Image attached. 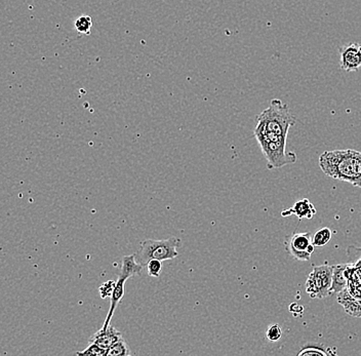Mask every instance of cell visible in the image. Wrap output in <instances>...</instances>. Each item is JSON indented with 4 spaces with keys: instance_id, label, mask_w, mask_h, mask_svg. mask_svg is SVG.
Listing matches in <instances>:
<instances>
[{
    "instance_id": "cell-16",
    "label": "cell",
    "mask_w": 361,
    "mask_h": 356,
    "mask_svg": "<svg viewBox=\"0 0 361 356\" xmlns=\"http://www.w3.org/2000/svg\"><path fill=\"white\" fill-rule=\"evenodd\" d=\"M74 27L80 35H89L92 32V19L89 16H81L76 20Z\"/></svg>"
},
{
    "instance_id": "cell-4",
    "label": "cell",
    "mask_w": 361,
    "mask_h": 356,
    "mask_svg": "<svg viewBox=\"0 0 361 356\" xmlns=\"http://www.w3.org/2000/svg\"><path fill=\"white\" fill-rule=\"evenodd\" d=\"M182 245L180 238H169L168 240H145L140 245L139 251L135 253V258L139 263L146 266L149 261L159 260L161 262L173 260L179 256L178 249Z\"/></svg>"
},
{
    "instance_id": "cell-11",
    "label": "cell",
    "mask_w": 361,
    "mask_h": 356,
    "mask_svg": "<svg viewBox=\"0 0 361 356\" xmlns=\"http://www.w3.org/2000/svg\"><path fill=\"white\" fill-rule=\"evenodd\" d=\"M338 302L344 307L349 315L354 317H361L360 300L354 298L347 288L338 293Z\"/></svg>"
},
{
    "instance_id": "cell-14",
    "label": "cell",
    "mask_w": 361,
    "mask_h": 356,
    "mask_svg": "<svg viewBox=\"0 0 361 356\" xmlns=\"http://www.w3.org/2000/svg\"><path fill=\"white\" fill-rule=\"evenodd\" d=\"M298 355L333 356L336 355V352H333V351H331V348H327L324 345L308 343L302 347V349L299 351Z\"/></svg>"
},
{
    "instance_id": "cell-2",
    "label": "cell",
    "mask_w": 361,
    "mask_h": 356,
    "mask_svg": "<svg viewBox=\"0 0 361 356\" xmlns=\"http://www.w3.org/2000/svg\"><path fill=\"white\" fill-rule=\"evenodd\" d=\"M257 118L258 123L255 130L277 136L288 137L290 128L297 123V119L290 112L288 106L279 99H273L269 107L264 110Z\"/></svg>"
},
{
    "instance_id": "cell-13",
    "label": "cell",
    "mask_w": 361,
    "mask_h": 356,
    "mask_svg": "<svg viewBox=\"0 0 361 356\" xmlns=\"http://www.w3.org/2000/svg\"><path fill=\"white\" fill-rule=\"evenodd\" d=\"M346 268L347 265L345 264L333 266V283H331V294L342 292L348 285V278L345 274Z\"/></svg>"
},
{
    "instance_id": "cell-6",
    "label": "cell",
    "mask_w": 361,
    "mask_h": 356,
    "mask_svg": "<svg viewBox=\"0 0 361 356\" xmlns=\"http://www.w3.org/2000/svg\"><path fill=\"white\" fill-rule=\"evenodd\" d=\"M286 252L297 261H309L314 253V245L310 232L290 234L286 238Z\"/></svg>"
},
{
    "instance_id": "cell-1",
    "label": "cell",
    "mask_w": 361,
    "mask_h": 356,
    "mask_svg": "<svg viewBox=\"0 0 361 356\" xmlns=\"http://www.w3.org/2000/svg\"><path fill=\"white\" fill-rule=\"evenodd\" d=\"M319 166L329 177L361 188L360 151H326L320 155Z\"/></svg>"
},
{
    "instance_id": "cell-8",
    "label": "cell",
    "mask_w": 361,
    "mask_h": 356,
    "mask_svg": "<svg viewBox=\"0 0 361 356\" xmlns=\"http://www.w3.org/2000/svg\"><path fill=\"white\" fill-rule=\"evenodd\" d=\"M123 338L121 332L109 326L106 330L101 329L92 338H90L89 343L98 344L102 348L106 349L108 351V349L113 344L116 343L117 341L123 339Z\"/></svg>"
},
{
    "instance_id": "cell-23",
    "label": "cell",
    "mask_w": 361,
    "mask_h": 356,
    "mask_svg": "<svg viewBox=\"0 0 361 356\" xmlns=\"http://www.w3.org/2000/svg\"><path fill=\"white\" fill-rule=\"evenodd\" d=\"M290 310L292 311L293 314H295V317H297V312L298 314H299V317H301L302 313H303L304 308L303 306L293 303L290 306Z\"/></svg>"
},
{
    "instance_id": "cell-5",
    "label": "cell",
    "mask_w": 361,
    "mask_h": 356,
    "mask_svg": "<svg viewBox=\"0 0 361 356\" xmlns=\"http://www.w3.org/2000/svg\"><path fill=\"white\" fill-rule=\"evenodd\" d=\"M333 283V266L322 265L313 268L307 279L306 292L312 299H324L331 294Z\"/></svg>"
},
{
    "instance_id": "cell-12",
    "label": "cell",
    "mask_w": 361,
    "mask_h": 356,
    "mask_svg": "<svg viewBox=\"0 0 361 356\" xmlns=\"http://www.w3.org/2000/svg\"><path fill=\"white\" fill-rule=\"evenodd\" d=\"M144 266L141 263L137 262L135 254L124 256L123 258V265H121V271L118 277L128 279L130 277L141 276L143 271Z\"/></svg>"
},
{
    "instance_id": "cell-7",
    "label": "cell",
    "mask_w": 361,
    "mask_h": 356,
    "mask_svg": "<svg viewBox=\"0 0 361 356\" xmlns=\"http://www.w3.org/2000/svg\"><path fill=\"white\" fill-rule=\"evenodd\" d=\"M341 68L347 72L358 71L361 69V44H345L338 49Z\"/></svg>"
},
{
    "instance_id": "cell-3",
    "label": "cell",
    "mask_w": 361,
    "mask_h": 356,
    "mask_svg": "<svg viewBox=\"0 0 361 356\" xmlns=\"http://www.w3.org/2000/svg\"><path fill=\"white\" fill-rule=\"evenodd\" d=\"M255 137L267 161L268 168H281L297 161V155L295 153L286 152L288 137L267 134L257 130H255Z\"/></svg>"
},
{
    "instance_id": "cell-18",
    "label": "cell",
    "mask_w": 361,
    "mask_h": 356,
    "mask_svg": "<svg viewBox=\"0 0 361 356\" xmlns=\"http://www.w3.org/2000/svg\"><path fill=\"white\" fill-rule=\"evenodd\" d=\"M76 355L103 356L107 355V350L102 348V347L99 346L98 344L90 343L89 346H87L85 350L80 351V352H78Z\"/></svg>"
},
{
    "instance_id": "cell-15",
    "label": "cell",
    "mask_w": 361,
    "mask_h": 356,
    "mask_svg": "<svg viewBox=\"0 0 361 356\" xmlns=\"http://www.w3.org/2000/svg\"><path fill=\"white\" fill-rule=\"evenodd\" d=\"M331 236H333V232L329 228H322L318 230L312 235V243L315 247H322L327 245L331 242Z\"/></svg>"
},
{
    "instance_id": "cell-20",
    "label": "cell",
    "mask_w": 361,
    "mask_h": 356,
    "mask_svg": "<svg viewBox=\"0 0 361 356\" xmlns=\"http://www.w3.org/2000/svg\"><path fill=\"white\" fill-rule=\"evenodd\" d=\"M146 267L149 276L159 277L160 272H161L162 269V263L161 261L159 260H151L149 261Z\"/></svg>"
},
{
    "instance_id": "cell-21",
    "label": "cell",
    "mask_w": 361,
    "mask_h": 356,
    "mask_svg": "<svg viewBox=\"0 0 361 356\" xmlns=\"http://www.w3.org/2000/svg\"><path fill=\"white\" fill-rule=\"evenodd\" d=\"M115 286H116V283L114 281H109L107 283H104L103 286L99 290H100V295L102 299L110 298L112 296L113 290H114Z\"/></svg>"
},
{
    "instance_id": "cell-22",
    "label": "cell",
    "mask_w": 361,
    "mask_h": 356,
    "mask_svg": "<svg viewBox=\"0 0 361 356\" xmlns=\"http://www.w3.org/2000/svg\"><path fill=\"white\" fill-rule=\"evenodd\" d=\"M347 254H348L352 262L361 260V247H349L347 249Z\"/></svg>"
},
{
    "instance_id": "cell-10",
    "label": "cell",
    "mask_w": 361,
    "mask_h": 356,
    "mask_svg": "<svg viewBox=\"0 0 361 356\" xmlns=\"http://www.w3.org/2000/svg\"><path fill=\"white\" fill-rule=\"evenodd\" d=\"M126 281L128 279L121 278V277H118V279H117L116 286H115L114 290H113L112 296L110 297V309L108 311L107 317H106L105 322L102 326L104 330H106L110 326V321H111L115 309L121 303V300L123 299L124 294H126Z\"/></svg>"
},
{
    "instance_id": "cell-19",
    "label": "cell",
    "mask_w": 361,
    "mask_h": 356,
    "mask_svg": "<svg viewBox=\"0 0 361 356\" xmlns=\"http://www.w3.org/2000/svg\"><path fill=\"white\" fill-rule=\"evenodd\" d=\"M266 337H267V339L269 340L270 342L279 341L282 337V330L281 326L276 324L270 326L269 329L267 330V333H266Z\"/></svg>"
},
{
    "instance_id": "cell-9",
    "label": "cell",
    "mask_w": 361,
    "mask_h": 356,
    "mask_svg": "<svg viewBox=\"0 0 361 356\" xmlns=\"http://www.w3.org/2000/svg\"><path fill=\"white\" fill-rule=\"evenodd\" d=\"M316 214V209L314 204L310 202V200H307V198H304V200H299V202H295L293 204V207L290 209H286V211H282L281 216L282 217H290V216L295 215L297 216L300 220L302 219H308V220H311Z\"/></svg>"
},
{
    "instance_id": "cell-17",
    "label": "cell",
    "mask_w": 361,
    "mask_h": 356,
    "mask_svg": "<svg viewBox=\"0 0 361 356\" xmlns=\"http://www.w3.org/2000/svg\"><path fill=\"white\" fill-rule=\"evenodd\" d=\"M130 351L128 344L124 339L119 340L116 343L112 345L107 351V355L118 356V355H130Z\"/></svg>"
}]
</instances>
